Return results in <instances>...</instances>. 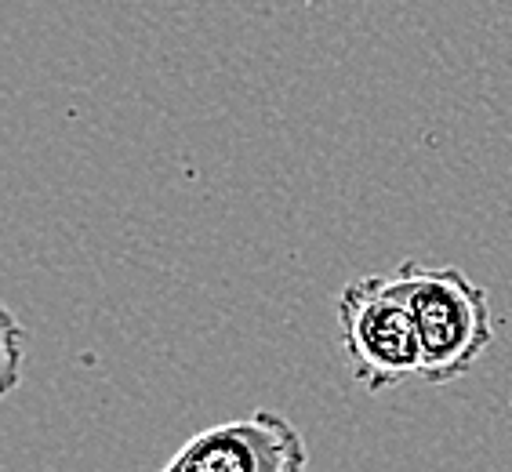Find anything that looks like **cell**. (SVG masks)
<instances>
[{
  "label": "cell",
  "instance_id": "obj_3",
  "mask_svg": "<svg viewBox=\"0 0 512 472\" xmlns=\"http://www.w3.org/2000/svg\"><path fill=\"white\" fill-rule=\"evenodd\" d=\"M306 436L287 414L251 411L189 436L160 472H306Z\"/></svg>",
  "mask_w": 512,
  "mask_h": 472
},
{
  "label": "cell",
  "instance_id": "obj_2",
  "mask_svg": "<svg viewBox=\"0 0 512 472\" xmlns=\"http://www.w3.org/2000/svg\"><path fill=\"white\" fill-rule=\"evenodd\" d=\"M338 331L353 378L367 393H385L422 378V342L393 276H360L338 295Z\"/></svg>",
  "mask_w": 512,
  "mask_h": 472
},
{
  "label": "cell",
  "instance_id": "obj_1",
  "mask_svg": "<svg viewBox=\"0 0 512 472\" xmlns=\"http://www.w3.org/2000/svg\"><path fill=\"white\" fill-rule=\"evenodd\" d=\"M422 342V382L447 385L473 371L494 342L491 298L454 266L400 262L393 273Z\"/></svg>",
  "mask_w": 512,
  "mask_h": 472
}]
</instances>
